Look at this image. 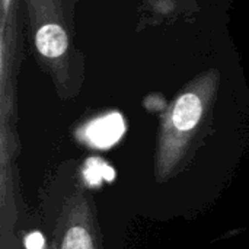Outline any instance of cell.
I'll use <instances>...</instances> for the list:
<instances>
[{"label":"cell","mask_w":249,"mask_h":249,"mask_svg":"<svg viewBox=\"0 0 249 249\" xmlns=\"http://www.w3.org/2000/svg\"><path fill=\"white\" fill-rule=\"evenodd\" d=\"M125 125L120 114H109L107 117H101L95 121H92L86 130V139L90 144L95 147H111L115 144L120 137L124 134Z\"/></svg>","instance_id":"obj_1"},{"label":"cell","mask_w":249,"mask_h":249,"mask_svg":"<svg viewBox=\"0 0 249 249\" xmlns=\"http://www.w3.org/2000/svg\"><path fill=\"white\" fill-rule=\"evenodd\" d=\"M203 114V102L201 98L193 92L181 95L172 109V124L178 131H190L193 130Z\"/></svg>","instance_id":"obj_2"},{"label":"cell","mask_w":249,"mask_h":249,"mask_svg":"<svg viewBox=\"0 0 249 249\" xmlns=\"http://www.w3.org/2000/svg\"><path fill=\"white\" fill-rule=\"evenodd\" d=\"M67 34L57 23H45L36 32V48L44 57H60L67 50Z\"/></svg>","instance_id":"obj_3"},{"label":"cell","mask_w":249,"mask_h":249,"mask_svg":"<svg viewBox=\"0 0 249 249\" xmlns=\"http://www.w3.org/2000/svg\"><path fill=\"white\" fill-rule=\"evenodd\" d=\"M85 179L90 185H98L101 181H112L115 177L114 169H111L108 165H105L99 159H90L85 166Z\"/></svg>","instance_id":"obj_4"},{"label":"cell","mask_w":249,"mask_h":249,"mask_svg":"<svg viewBox=\"0 0 249 249\" xmlns=\"http://www.w3.org/2000/svg\"><path fill=\"white\" fill-rule=\"evenodd\" d=\"M61 249H93L88 231L82 226H73L67 231Z\"/></svg>","instance_id":"obj_5"},{"label":"cell","mask_w":249,"mask_h":249,"mask_svg":"<svg viewBox=\"0 0 249 249\" xmlns=\"http://www.w3.org/2000/svg\"><path fill=\"white\" fill-rule=\"evenodd\" d=\"M45 241L39 232H32L25 238V248L26 249H44Z\"/></svg>","instance_id":"obj_6"}]
</instances>
